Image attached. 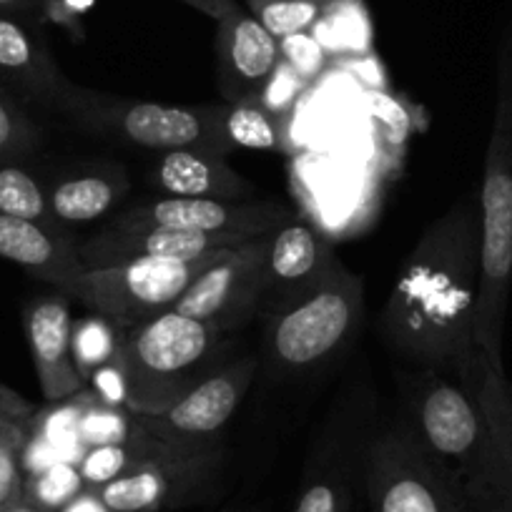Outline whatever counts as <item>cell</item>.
Segmentation results:
<instances>
[{
  "mask_svg": "<svg viewBox=\"0 0 512 512\" xmlns=\"http://www.w3.org/2000/svg\"><path fill=\"white\" fill-rule=\"evenodd\" d=\"M480 209L462 199L437 216L402 264L379 332L387 347L417 367L462 379L477 359Z\"/></svg>",
  "mask_w": 512,
  "mask_h": 512,
  "instance_id": "6da1fadb",
  "label": "cell"
},
{
  "mask_svg": "<svg viewBox=\"0 0 512 512\" xmlns=\"http://www.w3.org/2000/svg\"><path fill=\"white\" fill-rule=\"evenodd\" d=\"M405 402L417 440L460 482L472 510L512 512L495 440L470 374L457 379L420 367V372L407 374Z\"/></svg>",
  "mask_w": 512,
  "mask_h": 512,
  "instance_id": "7a4b0ae2",
  "label": "cell"
},
{
  "mask_svg": "<svg viewBox=\"0 0 512 512\" xmlns=\"http://www.w3.org/2000/svg\"><path fill=\"white\" fill-rule=\"evenodd\" d=\"M480 294L475 344L487 359L502 362L507 302L512 289V23L497 58V101L485 151L480 199Z\"/></svg>",
  "mask_w": 512,
  "mask_h": 512,
  "instance_id": "3957f363",
  "label": "cell"
},
{
  "mask_svg": "<svg viewBox=\"0 0 512 512\" xmlns=\"http://www.w3.org/2000/svg\"><path fill=\"white\" fill-rule=\"evenodd\" d=\"M229 334L181 312L128 329L118 364L128 384V410L156 417L181 400L214 367Z\"/></svg>",
  "mask_w": 512,
  "mask_h": 512,
  "instance_id": "277c9868",
  "label": "cell"
},
{
  "mask_svg": "<svg viewBox=\"0 0 512 512\" xmlns=\"http://www.w3.org/2000/svg\"><path fill=\"white\" fill-rule=\"evenodd\" d=\"M364 319V282L342 262L314 287L264 317V364L279 377H302L352 344Z\"/></svg>",
  "mask_w": 512,
  "mask_h": 512,
  "instance_id": "5b68a950",
  "label": "cell"
},
{
  "mask_svg": "<svg viewBox=\"0 0 512 512\" xmlns=\"http://www.w3.org/2000/svg\"><path fill=\"white\" fill-rule=\"evenodd\" d=\"M61 116L83 134L134 149H204L229 156L234 146L221 128V106H164L73 86Z\"/></svg>",
  "mask_w": 512,
  "mask_h": 512,
  "instance_id": "8992f818",
  "label": "cell"
},
{
  "mask_svg": "<svg viewBox=\"0 0 512 512\" xmlns=\"http://www.w3.org/2000/svg\"><path fill=\"white\" fill-rule=\"evenodd\" d=\"M362 477L372 512H472L460 482L425 450L407 420L369 437Z\"/></svg>",
  "mask_w": 512,
  "mask_h": 512,
  "instance_id": "52a82bcc",
  "label": "cell"
},
{
  "mask_svg": "<svg viewBox=\"0 0 512 512\" xmlns=\"http://www.w3.org/2000/svg\"><path fill=\"white\" fill-rule=\"evenodd\" d=\"M236 249V246H234ZM231 249L189 262H134L108 269H86L61 287L71 302L111 319L121 329H136L174 312L186 289Z\"/></svg>",
  "mask_w": 512,
  "mask_h": 512,
  "instance_id": "ba28073f",
  "label": "cell"
},
{
  "mask_svg": "<svg viewBox=\"0 0 512 512\" xmlns=\"http://www.w3.org/2000/svg\"><path fill=\"white\" fill-rule=\"evenodd\" d=\"M259 359L239 357L221 362L199 384H194L176 405L156 417L141 415L146 432L156 440L186 450L216 447L226 422L234 417L246 392L254 384Z\"/></svg>",
  "mask_w": 512,
  "mask_h": 512,
  "instance_id": "9c48e42d",
  "label": "cell"
},
{
  "mask_svg": "<svg viewBox=\"0 0 512 512\" xmlns=\"http://www.w3.org/2000/svg\"><path fill=\"white\" fill-rule=\"evenodd\" d=\"M269 234L236 246L224 259L211 264L186 289L174 312L214 324L226 334L236 332L254 317H262V274Z\"/></svg>",
  "mask_w": 512,
  "mask_h": 512,
  "instance_id": "30bf717a",
  "label": "cell"
},
{
  "mask_svg": "<svg viewBox=\"0 0 512 512\" xmlns=\"http://www.w3.org/2000/svg\"><path fill=\"white\" fill-rule=\"evenodd\" d=\"M292 219H297L292 209L269 199L214 201L164 196V199L146 201V204L116 211V216H111L106 226H111V229L166 226V229L209 231V234L262 236Z\"/></svg>",
  "mask_w": 512,
  "mask_h": 512,
  "instance_id": "8fae6325",
  "label": "cell"
},
{
  "mask_svg": "<svg viewBox=\"0 0 512 512\" xmlns=\"http://www.w3.org/2000/svg\"><path fill=\"white\" fill-rule=\"evenodd\" d=\"M214 470L216 447L169 450L96 492L113 512H164L194 500Z\"/></svg>",
  "mask_w": 512,
  "mask_h": 512,
  "instance_id": "7c38bea8",
  "label": "cell"
},
{
  "mask_svg": "<svg viewBox=\"0 0 512 512\" xmlns=\"http://www.w3.org/2000/svg\"><path fill=\"white\" fill-rule=\"evenodd\" d=\"M251 239L256 236L209 234V231L166 229V226H146V229L101 226L96 234L78 241L76 254L83 269H108L134 262H189L214 251L234 249Z\"/></svg>",
  "mask_w": 512,
  "mask_h": 512,
  "instance_id": "4fadbf2b",
  "label": "cell"
},
{
  "mask_svg": "<svg viewBox=\"0 0 512 512\" xmlns=\"http://www.w3.org/2000/svg\"><path fill=\"white\" fill-rule=\"evenodd\" d=\"M0 83L58 116L76 86L53 58L38 21L16 13H0Z\"/></svg>",
  "mask_w": 512,
  "mask_h": 512,
  "instance_id": "5bb4252c",
  "label": "cell"
},
{
  "mask_svg": "<svg viewBox=\"0 0 512 512\" xmlns=\"http://www.w3.org/2000/svg\"><path fill=\"white\" fill-rule=\"evenodd\" d=\"M71 299L61 289L38 294L23 309L28 347H31L33 367H36L41 392L51 405L73 400L86 390V382L78 377L73 364Z\"/></svg>",
  "mask_w": 512,
  "mask_h": 512,
  "instance_id": "9a60e30c",
  "label": "cell"
},
{
  "mask_svg": "<svg viewBox=\"0 0 512 512\" xmlns=\"http://www.w3.org/2000/svg\"><path fill=\"white\" fill-rule=\"evenodd\" d=\"M219 91L226 103L259 98L282 63L279 41L244 8L216 21Z\"/></svg>",
  "mask_w": 512,
  "mask_h": 512,
  "instance_id": "2e32d148",
  "label": "cell"
},
{
  "mask_svg": "<svg viewBox=\"0 0 512 512\" xmlns=\"http://www.w3.org/2000/svg\"><path fill=\"white\" fill-rule=\"evenodd\" d=\"M339 264L337 251L304 221H287L267 236L262 274V317L304 289L314 287Z\"/></svg>",
  "mask_w": 512,
  "mask_h": 512,
  "instance_id": "e0dca14e",
  "label": "cell"
},
{
  "mask_svg": "<svg viewBox=\"0 0 512 512\" xmlns=\"http://www.w3.org/2000/svg\"><path fill=\"white\" fill-rule=\"evenodd\" d=\"M367 445V442H364ZM364 445L359 430L337 427L309 455L292 512H349L354 480L362 472Z\"/></svg>",
  "mask_w": 512,
  "mask_h": 512,
  "instance_id": "ac0fdd59",
  "label": "cell"
},
{
  "mask_svg": "<svg viewBox=\"0 0 512 512\" xmlns=\"http://www.w3.org/2000/svg\"><path fill=\"white\" fill-rule=\"evenodd\" d=\"M131 179L121 164H88L46 184L53 219L66 231L106 219L126 201Z\"/></svg>",
  "mask_w": 512,
  "mask_h": 512,
  "instance_id": "d6986e66",
  "label": "cell"
},
{
  "mask_svg": "<svg viewBox=\"0 0 512 512\" xmlns=\"http://www.w3.org/2000/svg\"><path fill=\"white\" fill-rule=\"evenodd\" d=\"M149 179L156 191L171 199L241 201L254 194V184L231 169L226 156L204 149H179L159 154Z\"/></svg>",
  "mask_w": 512,
  "mask_h": 512,
  "instance_id": "ffe728a7",
  "label": "cell"
},
{
  "mask_svg": "<svg viewBox=\"0 0 512 512\" xmlns=\"http://www.w3.org/2000/svg\"><path fill=\"white\" fill-rule=\"evenodd\" d=\"M76 246L78 241L68 231L0 216V259L56 289L86 272Z\"/></svg>",
  "mask_w": 512,
  "mask_h": 512,
  "instance_id": "44dd1931",
  "label": "cell"
},
{
  "mask_svg": "<svg viewBox=\"0 0 512 512\" xmlns=\"http://www.w3.org/2000/svg\"><path fill=\"white\" fill-rule=\"evenodd\" d=\"M470 382L490 425L497 457H500L502 480L512 502V382L507 379L505 364L492 362L480 349H477L475 367L470 372Z\"/></svg>",
  "mask_w": 512,
  "mask_h": 512,
  "instance_id": "7402d4cb",
  "label": "cell"
},
{
  "mask_svg": "<svg viewBox=\"0 0 512 512\" xmlns=\"http://www.w3.org/2000/svg\"><path fill=\"white\" fill-rule=\"evenodd\" d=\"M73 410H76V440L81 442V452L96 445L128 442L144 432L141 415L128 407L103 405L88 390L73 397Z\"/></svg>",
  "mask_w": 512,
  "mask_h": 512,
  "instance_id": "603a6c76",
  "label": "cell"
},
{
  "mask_svg": "<svg viewBox=\"0 0 512 512\" xmlns=\"http://www.w3.org/2000/svg\"><path fill=\"white\" fill-rule=\"evenodd\" d=\"M0 216L66 231L53 219L46 184L33 171H28L23 161H0Z\"/></svg>",
  "mask_w": 512,
  "mask_h": 512,
  "instance_id": "cb8c5ba5",
  "label": "cell"
},
{
  "mask_svg": "<svg viewBox=\"0 0 512 512\" xmlns=\"http://www.w3.org/2000/svg\"><path fill=\"white\" fill-rule=\"evenodd\" d=\"M123 337L126 329L116 327L111 319L96 312H86L83 317L73 319L71 352L78 377L88 382L98 369L111 364L121 352Z\"/></svg>",
  "mask_w": 512,
  "mask_h": 512,
  "instance_id": "d4e9b609",
  "label": "cell"
},
{
  "mask_svg": "<svg viewBox=\"0 0 512 512\" xmlns=\"http://www.w3.org/2000/svg\"><path fill=\"white\" fill-rule=\"evenodd\" d=\"M221 128L234 149L277 151L282 149V126L277 116L251 98V101L224 103L221 106Z\"/></svg>",
  "mask_w": 512,
  "mask_h": 512,
  "instance_id": "484cf974",
  "label": "cell"
},
{
  "mask_svg": "<svg viewBox=\"0 0 512 512\" xmlns=\"http://www.w3.org/2000/svg\"><path fill=\"white\" fill-rule=\"evenodd\" d=\"M43 144V131L21 98L0 83V161H26Z\"/></svg>",
  "mask_w": 512,
  "mask_h": 512,
  "instance_id": "4316f807",
  "label": "cell"
},
{
  "mask_svg": "<svg viewBox=\"0 0 512 512\" xmlns=\"http://www.w3.org/2000/svg\"><path fill=\"white\" fill-rule=\"evenodd\" d=\"M83 490H86V482H83L76 462L58 460L43 470L26 475L23 500L36 507L38 512H58Z\"/></svg>",
  "mask_w": 512,
  "mask_h": 512,
  "instance_id": "83f0119b",
  "label": "cell"
},
{
  "mask_svg": "<svg viewBox=\"0 0 512 512\" xmlns=\"http://www.w3.org/2000/svg\"><path fill=\"white\" fill-rule=\"evenodd\" d=\"M249 13L277 41L297 33H309L324 18L327 3L319 0H246Z\"/></svg>",
  "mask_w": 512,
  "mask_h": 512,
  "instance_id": "f1b7e54d",
  "label": "cell"
},
{
  "mask_svg": "<svg viewBox=\"0 0 512 512\" xmlns=\"http://www.w3.org/2000/svg\"><path fill=\"white\" fill-rule=\"evenodd\" d=\"M279 48H282L284 61H287L304 81L317 76L324 68V63H327V48L317 41V36H314L312 31L282 38V41H279Z\"/></svg>",
  "mask_w": 512,
  "mask_h": 512,
  "instance_id": "f546056e",
  "label": "cell"
},
{
  "mask_svg": "<svg viewBox=\"0 0 512 512\" xmlns=\"http://www.w3.org/2000/svg\"><path fill=\"white\" fill-rule=\"evenodd\" d=\"M88 6H91V0H38L36 21L51 23V26L66 31L73 43H83L86 41L83 13L88 11Z\"/></svg>",
  "mask_w": 512,
  "mask_h": 512,
  "instance_id": "4dcf8cb0",
  "label": "cell"
},
{
  "mask_svg": "<svg viewBox=\"0 0 512 512\" xmlns=\"http://www.w3.org/2000/svg\"><path fill=\"white\" fill-rule=\"evenodd\" d=\"M302 86H304V78H299V73L282 58L279 68L274 71V76L269 78V83L264 86V91L259 93L256 101L262 103L267 111H272L274 116H284V113L294 106Z\"/></svg>",
  "mask_w": 512,
  "mask_h": 512,
  "instance_id": "1f68e13d",
  "label": "cell"
},
{
  "mask_svg": "<svg viewBox=\"0 0 512 512\" xmlns=\"http://www.w3.org/2000/svg\"><path fill=\"white\" fill-rule=\"evenodd\" d=\"M26 487V470L21 462V450L0 452V510L23 500Z\"/></svg>",
  "mask_w": 512,
  "mask_h": 512,
  "instance_id": "d6a6232c",
  "label": "cell"
},
{
  "mask_svg": "<svg viewBox=\"0 0 512 512\" xmlns=\"http://www.w3.org/2000/svg\"><path fill=\"white\" fill-rule=\"evenodd\" d=\"M36 417L23 420V417L0 415V452L23 450L33 432H36Z\"/></svg>",
  "mask_w": 512,
  "mask_h": 512,
  "instance_id": "836d02e7",
  "label": "cell"
},
{
  "mask_svg": "<svg viewBox=\"0 0 512 512\" xmlns=\"http://www.w3.org/2000/svg\"><path fill=\"white\" fill-rule=\"evenodd\" d=\"M0 415L6 417H23V420H31V417L38 415L36 405L26 400L23 395H18L16 390L6 387V384L0 382Z\"/></svg>",
  "mask_w": 512,
  "mask_h": 512,
  "instance_id": "e575fe53",
  "label": "cell"
},
{
  "mask_svg": "<svg viewBox=\"0 0 512 512\" xmlns=\"http://www.w3.org/2000/svg\"><path fill=\"white\" fill-rule=\"evenodd\" d=\"M58 512H113V510L103 502V497L98 495L96 490H88L86 487L81 495L73 497V500L68 502L66 507H61Z\"/></svg>",
  "mask_w": 512,
  "mask_h": 512,
  "instance_id": "d590c367",
  "label": "cell"
},
{
  "mask_svg": "<svg viewBox=\"0 0 512 512\" xmlns=\"http://www.w3.org/2000/svg\"><path fill=\"white\" fill-rule=\"evenodd\" d=\"M181 3H186L189 8H196V11L214 18V21H221V18L229 16V13H234L239 8L236 0H181Z\"/></svg>",
  "mask_w": 512,
  "mask_h": 512,
  "instance_id": "8d00e7d4",
  "label": "cell"
},
{
  "mask_svg": "<svg viewBox=\"0 0 512 512\" xmlns=\"http://www.w3.org/2000/svg\"><path fill=\"white\" fill-rule=\"evenodd\" d=\"M38 0H0V13H16V16H28L36 21Z\"/></svg>",
  "mask_w": 512,
  "mask_h": 512,
  "instance_id": "74e56055",
  "label": "cell"
},
{
  "mask_svg": "<svg viewBox=\"0 0 512 512\" xmlns=\"http://www.w3.org/2000/svg\"><path fill=\"white\" fill-rule=\"evenodd\" d=\"M0 512H38V510H36V507H33V505H28L26 500H18L16 505L6 507V510H0Z\"/></svg>",
  "mask_w": 512,
  "mask_h": 512,
  "instance_id": "f35d334b",
  "label": "cell"
},
{
  "mask_svg": "<svg viewBox=\"0 0 512 512\" xmlns=\"http://www.w3.org/2000/svg\"><path fill=\"white\" fill-rule=\"evenodd\" d=\"M319 3H332V0H319Z\"/></svg>",
  "mask_w": 512,
  "mask_h": 512,
  "instance_id": "ab89813d",
  "label": "cell"
},
{
  "mask_svg": "<svg viewBox=\"0 0 512 512\" xmlns=\"http://www.w3.org/2000/svg\"><path fill=\"white\" fill-rule=\"evenodd\" d=\"M472 512H487V510H472Z\"/></svg>",
  "mask_w": 512,
  "mask_h": 512,
  "instance_id": "60d3db41",
  "label": "cell"
}]
</instances>
